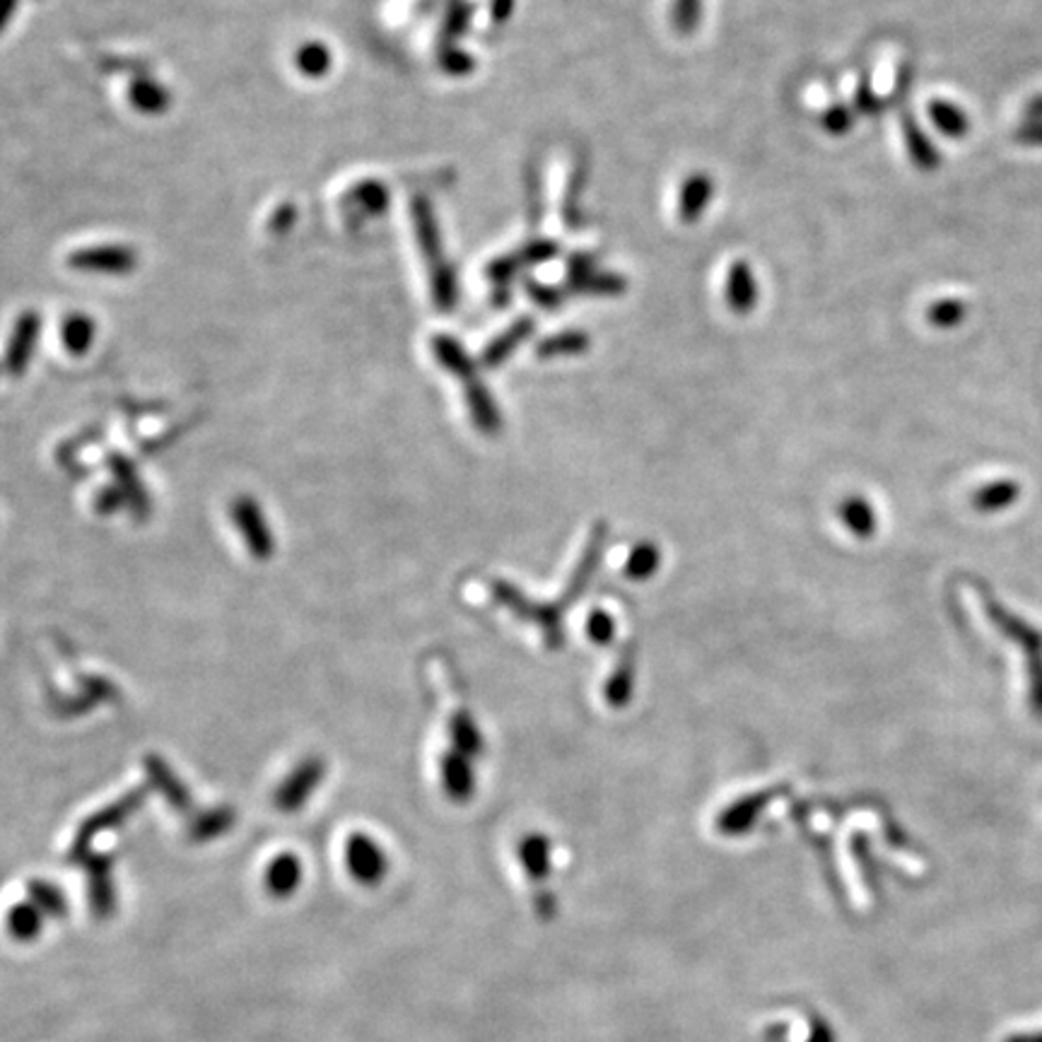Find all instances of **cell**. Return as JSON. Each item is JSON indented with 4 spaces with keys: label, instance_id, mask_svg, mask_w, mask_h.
Masks as SVG:
<instances>
[{
    "label": "cell",
    "instance_id": "1",
    "mask_svg": "<svg viewBox=\"0 0 1042 1042\" xmlns=\"http://www.w3.org/2000/svg\"><path fill=\"white\" fill-rule=\"evenodd\" d=\"M411 213H413V227H415L420 254H423L427 264L432 302L440 312L449 314L456 304V275H454V268L449 266L446 254H444L438 217H434L430 200L423 196L413 198Z\"/></svg>",
    "mask_w": 1042,
    "mask_h": 1042
},
{
    "label": "cell",
    "instance_id": "2",
    "mask_svg": "<svg viewBox=\"0 0 1042 1042\" xmlns=\"http://www.w3.org/2000/svg\"><path fill=\"white\" fill-rule=\"evenodd\" d=\"M992 626L1002 632L1013 645H1019L1025 655V676H1028V702L1033 715L1042 719V632L1031 622L1011 613L1006 606L996 603L992 597L982 599Z\"/></svg>",
    "mask_w": 1042,
    "mask_h": 1042
},
{
    "label": "cell",
    "instance_id": "3",
    "mask_svg": "<svg viewBox=\"0 0 1042 1042\" xmlns=\"http://www.w3.org/2000/svg\"><path fill=\"white\" fill-rule=\"evenodd\" d=\"M432 351L449 372H454L459 380L466 384V396H469L471 413L475 415L478 423H481V427L495 423V411H492V403H490V399L485 394V389L478 384L475 367L471 365L469 355L463 353V347L452 336H438L432 341Z\"/></svg>",
    "mask_w": 1042,
    "mask_h": 1042
},
{
    "label": "cell",
    "instance_id": "4",
    "mask_svg": "<svg viewBox=\"0 0 1042 1042\" xmlns=\"http://www.w3.org/2000/svg\"><path fill=\"white\" fill-rule=\"evenodd\" d=\"M232 519H235V527L239 529L249 553L258 560H268L275 550V535L268 529L266 517L256 500L246 495L237 498L232 502Z\"/></svg>",
    "mask_w": 1042,
    "mask_h": 1042
},
{
    "label": "cell",
    "instance_id": "5",
    "mask_svg": "<svg viewBox=\"0 0 1042 1042\" xmlns=\"http://www.w3.org/2000/svg\"><path fill=\"white\" fill-rule=\"evenodd\" d=\"M68 266L80 273L128 275L138 266V254L121 244H101V246H90V249L72 252L68 256Z\"/></svg>",
    "mask_w": 1042,
    "mask_h": 1042
},
{
    "label": "cell",
    "instance_id": "6",
    "mask_svg": "<svg viewBox=\"0 0 1042 1042\" xmlns=\"http://www.w3.org/2000/svg\"><path fill=\"white\" fill-rule=\"evenodd\" d=\"M142 802H145V789H134V792H128L124 799H119L116 804L107 806L105 810H99V814L87 818L82 823V828L78 830L76 845H72V857H82V854L90 849V843L99 833L116 828V825L128 820L142 806Z\"/></svg>",
    "mask_w": 1042,
    "mask_h": 1042
},
{
    "label": "cell",
    "instance_id": "7",
    "mask_svg": "<svg viewBox=\"0 0 1042 1042\" xmlns=\"http://www.w3.org/2000/svg\"><path fill=\"white\" fill-rule=\"evenodd\" d=\"M324 773L326 767L318 758L299 763L293 775L283 782L278 794H275V804H278V808L285 810V814H295V810L316 792V787L322 785Z\"/></svg>",
    "mask_w": 1042,
    "mask_h": 1042
},
{
    "label": "cell",
    "instance_id": "8",
    "mask_svg": "<svg viewBox=\"0 0 1042 1042\" xmlns=\"http://www.w3.org/2000/svg\"><path fill=\"white\" fill-rule=\"evenodd\" d=\"M41 333V318L35 312H24L18 322H14V331L8 343V355H6V367L10 374H24L29 360H32L37 338Z\"/></svg>",
    "mask_w": 1042,
    "mask_h": 1042
},
{
    "label": "cell",
    "instance_id": "9",
    "mask_svg": "<svg viewBox=\"0 0 1042 1042\" xmlns=\"http://www.w3.org/2000/svg\"><path fill=\"white\" fill-rule=\"evenodd\" d=\"M345 859L347 866H351V874L360 878L362 883H374L384 876V854L376 847L374 839L365 835H353L347 839L345 847Z\"/></svg>",
    "mask_w": 1042,
    "mask_h": 1042
},
{
    "label": "cell",
    "instance_id": "10",
    "mask_svg": "<svg viewBox=\"0 0 1042 1042\" xmlns=\"http://www.w3.org/2000/svg\"><path fill=\"white\" fill-rule=\"evenodd\" d=\"M724 293L731 312L748 314L753 312L758 302V283L746 260H734L727 271V283H724Z\"/></svg>",
    "mask_w": 1042,
    "mask_h": 1042
},
{
    "label": "cell",
    "instance_id": "11",
    "mask_svg": "<svg viewBox=\"0 0 1042 1042\" xmlns=\"http://www.w3.org/2000/svg\"><path fill=\"white\" fill-rule=\"evenodd\" d=\"M145 773H148L150 785L165 796V799L179 810L191 808V796H188L184 782L171 773V767L159 758V756H148L145 758Z\"/></svg>",
    "mask_w": 1042,
    "mask_h": 1042
},
{
    "label": "cell",
    "instance_id": "12",
    "mask_svg": "<svg viewBox=\"0 0 1042 1042\" xmlns=\"http://www.w3.org/2000/svg\"><path fill=\"white\" fill-rule=\"evenodd\" d=\"M109 469H111V473L116 478V483H119V490L124 492L126 502L134 507V512L138 517H148L150 514V500H148V492H145V488L140 483V475H138L134 463H130L128 459H124L121 454H111L109 456Z\"/></svg>",
    "mask_w": 1042,
    "mask_h": 1042
},
{
    "label": "cell",
    "instance_id": "13",
    "mask_svg": "<svg viewBox=\"0 0 1042 1042\" xmlns=\"http://www.w3.org/2000/svg\"><path fill=\"white\" fill-rule=\"evenodd\" d=\"M709 200H712V179H709L705 171L692 174V177H688L686 184L680 186L678 217L684 223L700 220V215L707 208Z\"/></svg>",
    "mask_w": 1042,
    "mask_h": 1042
},
{
    "label": "cell",
    "instance_id": "14",
    "mask_svg": "<svg viewBox=\"0 0 1042 1042\" xmlns=\"http://www.w3.org/2000/svg\"><path fill=\"white\" fill-rule=\"evenodd\" d=\"M1021 498V485L1016 481H994L990 485H982L975 490L973 507L977 512L992 514L1009 510V507Z\"/></svg>",
    "mask_w": 1042,
    "mask_h": 1042
},
{
    "label": "cell",
    "instance_id": "15",
    "mask_svg": "<svg viewBox=\"0 0 1042 1042\" xmlns=\"http://www.w3.org/2000/svg\"><path fill=\"white\" fill-rule=\"evenodd\" d=\"M531 331H533V318H529V316L517 318V322L502 333V336H498L495 341L488 345V351L483 355L485 365H490V367L500 365L502 360H507L514 353V347L519 343H524L531 336Z\"/></svg>",
    "mask_w": 1042,
    "mask_h": 1042
},
{
    "label": "cell",
    "instance_id": "16",
    "mask_svg": "<svg viewBox=\"0 0 1042 1042\" xmlns=\"http://www.w3.org/2000/svg\"><path fill=\"white\" fill-rule=\"evenodd\" d=\"M299 876H302V866L297 857H293V854H281V857L268 866L266 886L273 895L285 897L297 888Z\"/></svg>",
    "mask_w": 1042,
    "mask_h": 1042
},
{
    "label": "cell",
    "instance_id": "17",
    "mask_svg": "<svg viewBox=\"0 0 1042 1042\" xmlns=\"http://www.w3.org/2000/svg\"><path fill=\"white\" fill-rule=\"evenodd\" d=\"M130 105L140 109L142 114H159L169 107V95L159 82L155 80H136L128 90Z\"/></svg>",
    "mask_w": 1042,
    "mask_h": 1042
},
{
    "label": "cell",
    "instance_id": "18",
    "mask_svg": "<svg viewBox=\"0 0 1042 1042\" xmlns=\"http://www.w3.org/2000/svg\"><path fill=\"white\" fill-rule=\"evenodd\" d=\"M61 336L70 355H85L95 341V324L85 314H70L63 322Z\"/></svg>",
    "mask_w": 1042,
    "mask_h": 1042
},
{
    "label": "cell",
    "instance_id": "19",
    "mask_svg": "<svg viewBox=\"0 0 1042 1042\" xmlns=\"http://www.w3.org/2000/svg\"><path fill=\"white\" fill-rule=\"evenodd\" d=\"M903 134H905V142H907V150H910L912 163H915V165L922 167V169L936 167V163H938L936 148H934L930 138L922 136L920 126H917L915 121H912L910 116H905V119H903Z\"/></svg>",
    "mask_w": 1042,
    "mask_h": 1042
},
{
    "label": "cell",
    "instance_id": "20",
    "mask_svg": "<svg viewBox=\"0 0 1042 1042\" xmlns=\"http://www.w3.org/2000/svg\"><path fill=\"white\" fill-rule=\"evenodd\" d=\"M930 116L934 126L948 138H963V134H967V116L951 101L934 99L930 105Z\"/></svg>",
    "mask_w": 1042,
    "mask_h": 1042
},
{
    "label": "cell",
    "instance_id": "21",
    "mask_svg": "<svg viewBox=\"0 0 1042 1042\" xmlns=\"http://www.w3.org/2000/svg\"><path fill=\"white\" fill-rule=\"evenodd\" d=\"M351 200L362 215H382L389 208V191L380 181H362L351 191Z\"/></svg>",
    "mask_w": 1042,
    "mask_h": 1042
},
{
    "label": "cell",
    "instance_id": "22",
    "mask_svg": "<svg viewBox=\"0 0 1042 1042\" xmlns=\"http://www.w3.org/2000/svg\"><path fill=\"white\" fill-rule=\"evenodd\" d=\"M589 345V336L584 331H564L556 333L548 341L539 345V355L543 357H553V355H574V353H584Z\"/></svg>",
    "mask_w": 1042,
    "mask_h": 1042
},
{
    "label": "cell",
    "instance_id": "23",
    "mask_svg": "<svg viewBox=\"0 0 1042 1042\" xmlns=\"http://www.w3.org/2000/svg\"><path fill=\"white\" fill-rule=\"evenodd\" d=\"M297 68L307 78H322L326 70H331V51L318 41H309L297 51Z\"/></svg>",
    "mask_w": 1042,
    "mask_h": 1042
},
{
    "label": "cell",
    "instance_id": "24",
    "mask_svg": "<svg viewBox=\"0 0 1042 1042\" xmlns=\"http://www.w3.org/2000/svg\"><path fill=\"white\" fill-rule=\"evenodd\" d=\"M570 285L572 287H582L587 289V293H593V295H618L622 293V287H626V281L620 278V275H613V273H597V271H589L584 275H574V278H570Z\"/></svg>",
    "mask_w": 1042,
    "mask_h": 1042
},
{
    "label": "cell",
    "instance_id": "25",
    "mask_svg": "<svg viewBox=\"0 0 1042 1042\" xmlns=\"http://www.w3.org/2000/svg\"><path fill=\"white\" fill-rule=\"evenodd\" d=\"M232 823H235V814H232L229 808H215L196 818V823L191 825V835L196 839H210L215 835L225 833Z\"/></svg>",
    "mask_w": 1042,
    "mask_h": 1042
},
{
    "label": "cell",
    "instance_id": "26",
    "mask_svg": "<svg viewBox=\"0 0 1042 1042\" xmlns=\"http://www.w3.org/2000/svg\"><path fill=\"white\" fill-rule=\"evenodd\" d=\"M702 0H674V27L678 32H692L700 22Z\"/></svg>",
    "mask_w": 1042,
    "mask_h": 1042
},
{
    "label": "cell",
    "instance_id": "27",
    "mask_svg": "<svg viewBox=\"0 0 1042 1042\" xmlns=\"http://www.w3.org/2000/svg\"><path fill=\"white\" fill-rule=\"evenodd\" d=\"M963 316H965V307H963V302H959V299H938V302L932 304V309H930V322L934 326H941V328L955 326Z\"/></svg>",
    "mask_w": 1042,
    "mask_h": 1042
},
{
    "label": "cell",
    "instance_id": "28",
    "mask_svg": "<svg viewBox=\"0 0 1042 1042\" xmlns=\"http://www.w3.org/2000/svg\"><path fill=\"white\" fill-rule=\"evenodd\" d=\"M471 22V6L463 3V0H454L446 10V20H444V37L454 39L461 32H466Z\"/></svg>",
    "mask_w": 1042,
    "mask_h": 1042
},
{
    "label": "cell",
    "instance_id": "29",
    "mask_svg": "<svg viewBox=\"0 0 1042 1042\" xmlns=\"http://www.w3.org/2000/svg\"><path fill=\"white\" fill-rule=\"evenodd\" d=\"M845 521L857 533H868L874 529L872 507H866L862 500H852L845 510Z\"/></svg>",
    "mask_w": 1042,
    "mask_h": 1042
},
{
    "label": "cell",
    "instance_id": "30",
    "mask_svg": "<svg viewBox=\"0 0 1042 1042\" xmlns=\"http://www.w3.org/2000/svg\"><path fill=\"white\" fill-rule=\"evenodd\" d=\"M37 924H39V912H37L35 907H29V905L14 907V912L10 915L12 932H14V934H20V936L35 934V932H37Z\"/></svg>",
    "mask_w": 1042,
    "mask_h": 1042
},
{
    "label": "cell",
    "instance_id": "31",
    "mask_svg": "<svg viewBox=\"0 0 1042 1042\" xmlns=\"http://www.w3.org/2000/svg\"><path fill=\"white\" fill-rule=\"evenodd\" d=\"M517 256H519V260H521V266L543 264V260L556 256V244H550V242H531V244H527L524 249H521V254H517Z\"/></svg>",
    "mask_w": 1042,
    "mask_h": 1042
},
{
    "label": "cell",
    "instance_id": "32",
    "mask_svg": "<svg viewBox=\"0 0 1042 1042\" xmlns=\"http://www.w3.org/2000/svg\"><path fill=\"white\" fill-rule=\"evenodd\" d=\"M442 68L452 76H461V72H469L473 68V58L463 51L456 49H446L442 53Z\"/></svg>",
    "mask_w": 1042,
    "mask_h": 1042
},
{
    "label": "cell",
    "instance_id": "33",
    "mask_svg": "<svg viewBox=\"0 0 1042 1042\" xmlns=\"http://www.w3.org/2000/svg\"><path fill=\"white\" fill-rule=\"evenodd\" d=\"M124 502H126L124 492H121L119 488H116V485H111V488H105V490L99 492L95 507H97V512H101V514H111V512H116V510H121Z\"/></svg>",
    "mask_w": 1042,
    "mask_h": 1042
},
{
    "label": "cell",
    "instance_id": "34",
    "mask_svg": "<svg viewBox=\"0 0 1042 1042\" xmlns=\"http://www.w3.org/2000/svg\"><path fill=\"white\" fill-rule=\"evenodd\" d=\"M527 287H529V295H531L535 302H539L541 307H545V309H553V307H558V304L562 302V293H560V289L545 287V285H539V283H533V281H529Z\"/></svg>",
    "mask_w": 1042,
    "mask_h": 1042
},
{
    "label": "cell",
    "instance_id": "35",
    "mask_svg": "<svg viewBox=\"0 0 1042 1042\" xmlns=\"http://www.w3.org/2000/svg\"><path fill=\"white\" fill-rule=\"evenodd\" d=\"M823 126L828 128L830 134H845L847 128H852V114L845 107H833L830 111H825Z\"/></svg>",
    "mask_w": 1042,
    "mask_h": 1042
},
{
    "label": "cell",
    "instance_id": "36",
    "mask_svg": "<svg viewBox=\"0 0 1042 1042\" xmlns=\"http://www.w3.org/2000/svg\"><path fill=\"white\" fill-rule=\"evenodd\" d=\"M32 893H35V897H37V901H39L41 905H47V907L53 910V912H56V910H61V905H63L61 893H58L53 886H47V883H35Z\"/></svg>",
    "mask_w": 1042,
    "mask_h": 1042
},
{
    "label": "cell",
    "instance_id": "37",
    "mask_svg": "<svg viewBox=\"0 0 1042 1042\" xmlns=\"http://www.w3.org/2000/svg\"><path fill=\"white\" fill-rule=\"evenodd\" d=\"M1016 138L1028 142V145H1042V121L1033 119L1031 124H1023L1016 130Z\"/></svg>",
    "mask_w": 1042,
    "mask_h": 1042
},
{
    "label": "cell",
    "instance_id": "38",
    "mask_svg": "<svg viewBox=\"0 0 1042 1042\" xmlns=\"http://www.w3.org/2000/svg\"><path fill=\"white\" fill-rule=\"evenodd\" d=\"M857 107H859L862 111H874V109H876V97H874L872 90H868L866 85H862L859 90H857Z\"/></svg>",
    "mask_w": 1042,
    "mask_h": 1042
},
{
    "label": "cell",
    "instance_id": "39",
    "mask_svg": "<svg viewBox=\"0 0 1042 1042\" xmlns=\"http://www.w3.org/2000/svg\"><path fill=\"white\" fill-rule=\"evenodd\" d=\"M514 8V0H492V18L498 22L510 18V12Z\"/></svg>",
    "mask_w": 1042,
    "mask_h": 1042
},
{
    "label": "cell",
    "instance_id": "40",
    "mask_svg": "<svg viewBox=\"0 0 1042 1042\" xmlns=\"http://www.w3.org/2000/svg\"><path fill=\"white\" fill-rule=\"evenodd\" d=\"M14 8H18V0H0V32L8 27Z\"/></svg>",
    "mask_w": 1042,
    "mask_h": 1042
},
{
    "label": "cell",
    "instance_id": "41",
    "mask_svg": "<svg viewBox=\"0 0 1042 1042\" xmlns=\"http://www.w3.org/2000/svg\"><path fill=\"white\" fill-rule=\"evenodd\" d=\"M1025 111H1028V116H1033V119L1042 121V95H1038V97H1033L1031 101H1028Z\"/></svg>",
    "mask_w": 1042,
    "mask_h": 1042
}]
</instances>
